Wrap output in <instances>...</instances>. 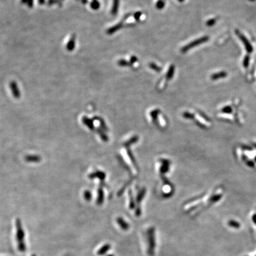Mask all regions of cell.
Wrapping results in <instances>:
<instances>
[{"label": "cell", "instance_id": "cell-1", "mask_svg": "<svg viewBox=\"0 0 256 256\" xmlns=\"http://www.w3.org/2000/svg\"><path fill=\"white\" fill-rule=\"evenodd\" d=\"M237 155L247 167L256 168V142L244 144L237 148Z\"/></svg>", "mask_w": 256, "mask_h": 256}, {"label": "cell", "instance_id": "cell-2", "mask_svg": "<svg viewBox=\"0 0 256 256\" xmlns=\"http://www.w3.org/2000/svg\"><path fill=\"white\" fill-rule=\"evenodd\" d=\"M16 240L17 242V248L21 253H24L26 250V245L24 241L25 232L19 219L16 220Z\"/></svg>", "mask_w": 256, "mask_h": 256}, {"label": "cell", "instance_id": "cell-3", "mask_svg": "<svg viewBox=\"0 0 256 256\" xmlns=\"http://www.w3.org/2000/svg\"><path fill=\"white\" fill-rule=\"evenodd\" d=\"M208 40V37L206 36L205 37H200L199 39H196L193 41H192V42L189 43V44L184 46L183 47H182V49H181V52L183 53H186L187 51L189 50L190 49L193 48L194 47H195L196 46L199 45L203 43H205V42H206Z\"/></svg>", "mask_w": 256, "mask_h": 256}, {"label": "cell", "instance_id": "cell-4", "mask_svg": "<svg viewBox=\"0 0 256 256\" xmlns=\"http://www.w3.org/2000/svg\"><path fill=\"white\" fill-rule=\"evenodd\" d=\"M10 87L14 97H15V98H19L20 97V91L18 87L17 84L15 81H11L10 84Z\"/></svg>", "mask_w": 256, "mask_h": 256}, {"label": "cell", "instance_id": "cell-5", "mask_svg": "<svg viewBox=\"0 0 256 256\" xmlns=\"http://www.w3.org/2000/svg\"><path fill=\"white\" fill-rule=\"evenodd\" d=\"M76 35L75 34H73L70 40L68 41L67 45L66 46V48L68 51H72L74 49L76 46Z\"/></svg>", "mask_w": 256, "mask_h": 256}, {"label": "cell", "instance_id": "cell-6", "mask_svg": "<svg viewBox=\"0 0 256 256\" xmlns=\"http://www.w3.org/2000/svg\"><path fill=\"white\" fill-rule=\"evenodd\" d=\"M111 248V245L109 244H105L103 245L97 251V254L99 256H103L106 254V253Z\"/></svg>", "mask_w": 256, "mask_h": 256}, {"label": "cell", "instance_id": "cell-7", "mask_svg": "<svg viewBox=\"0 0 256 256\" xmlns=\"http://www.w3.org/2000/svg\"><path fill=\"white\" fill-rule=\"evenodd\" d=\"M119 7V0H113V5H112V10H111V13L112 15H115L117 14L118 11Z\"/></svg>", "mask_w": 256, "mask_h": 256}, {"label": "cell", "instance_id": "cell-8", "mask_svg": "<svg viewBox=\"0 0 256 256\" xmlns=\"http://www.w3.org/2000/svg\"><path fill=\"white\" fill-rule=\"evenodd\" d=\"M122 27V23H118L117 24H116L114 26H113V27L110 28V29H109L107 30V33L108 34H112L115 32H116L118 30H119Z\"/></svg>", "mask_w": 256, "mask_h": 256}, {"label": "cell", "instance_id": "cell-9", "mask_svg": "<svg viewBox=\"0 0 256 256\" xmlns=\"http://www.w3.org/2000/svg\"><path fill=\"white\" fill-rule=\"evenodd\" d=\"M174 70H175L174 66L173 65H170L166 74V78L167 79H171L173 77L174 74Z\"/></svg>", "mask_w": 256, "mask_h": 256}, {"label": "cell", "instance_id": "cell-10", "mask_svg": "<svg viewBox=\"0 0 256 256\" xmlns=\"http://www.w3.org/2000/svg\"><path fill=\"white\" fill-rule=\"evenodd\" d=\"M117 222H118V224H119V225L122 229L127 230V229H129V225L126 222H125L124 220L120 219V218H119H119L118 219Z\"/></svg>", "mask_w": 256, "mask_h": 256}, {"label": "cell", "instance_id": "cell-11", "mask_svg": "<svg viewBox=\"0 0 256 256\" xmlns=\"http://www.w3.org/2000/svg\"><path fill=\"white\" fill-rule=\"evenodd\" d=\"M91 8L94 10H98L100 7V2L99 1H97V0H93L90 4Z\"/></svg>", "mask_w": 256, "mask_h": 256}, {"label": "cell", "instance_id": "cell-12", "mask_svg": "<svg viewBox=\"0 0 256 256\" xmlns=\"http://www.w3.org/2000/svg\"><path fill=\"white\" fill-rule=\"evenodd\" d=\"M150 68H151L152 70H153L155 71L158 72V73H160L161 71V68L160 66H158V65H157L154 63H150Z\"/></svg>", "mask_w": 256, "mask_h": 256}, {"label": "cell", "instance_id": "cell-13", "mask_svg": "<svg viewBox=\"0 0 256 256\" xmlns=\"http://www.w3.org/2000/svg\"><path fill=\"white\" fill-rule=\"evenodd\" d=\"M164 5H165V2L163 0H158L156 4V7L159 10L162 9L164 7Z\"/></svg>", "mask_w": 256, "mask_h": 256}, {"label": "cell", "instance_id": "cell-14", "mask_svg": "<svg viewBox=\"0 0 256 256\" xmlns=\"http://www.w3.org/2000/svg\"><path fill=\"white\" fill-rule=\"evenodd\" d=\"M118 65H120L121 66H129L131 65V63L129 62H128V61L124 60H119L118 62Z\"/></svg>", "mask_w": 256, "mask_h": 256}, {"label": "cell", "instance_id": "cell-15", "mask_svg": "<svg viewBox=\"0 0 256 256\" xmlns=\"http://www.w3.org/2000/svg\"><path fill=\"white\" fill-rule=\"evenodd\" d=\"M141 15V12H136L135 14L134 15V17H135L136 20H138L139 19Z\"/></svg>", "mask_w": 256, "mask_h": 256}, {"label": "cell", "instance_id": "cell-16", "mask_svg": "<svg viewBox=\"0 0 256 256\" xmlns=\"http://www.w3.org/2000/svg\"><path fill=\"white\" fill-rule=\"evenodd\" d=\"M33 2H34V1L33 0H28V7H33Z\"/></svg>", "mask_w": 256, "mask_h": 256}, {"label": "cell", "instance_id": "cell-17", "mask_svg": "<svg viewBox=\"0 0 256 256\" xmlns=\"http://www.w3.org/2000/svg\"><path fill=\"white\" fill-rule=\"evenodd\" d=\"M137 60H138V58L136 57H134V56L132 57L131 58V63H134L136 62Z\"/></svg>", "mask_w": 256, "mask_h": 256}, {"label": "cell", "instance_id": "cell-18", "mask_svg": "<svg viewBox=\"0 0 256 256\" xmlns=\"http://www.w3.org/2000/svg\"><path fill=\"white\" fill-rule=\"evenodd\" d=\"M55 2V0H48L47 4L49 5H52Z\"/></svg>", "mask_w": 256, "mask_h": 256}, {"label": "cell", "instance_id": "cell-19", "mask_svg": "<svg viewBox=\"0 0 256 256\" xmlns=\"http://www.w3.org/2000/svg\"><path fill=\"white\" fill-rule=\"evenodd\" d=\"M45 0H38V2L41 5L44 4L45 3Z\"/></svg>", "mask_w": 256, "mask_h": 256}, {"label": "cell", "instance_id": "cell-20", "mask_svg": "<svg viewBox=\"0 0 256 256\" xmlns=\"http://www.w3.org/2000/svg\"><path fill=\"white\" fill-rule=\"evenodd\" d=\"M21 1L23 4H26V3H28V0H21Z\"/></svg>", "mask_w": 256, "mask_h": 256}, {"label": "cell", "instance_id": "cell-21", "mask_svg": "<svg viewBox=\"0 0 256 256\" xmlns=\"http://www.w3.org/2000/svg\"><path fill=\"white\" fill-rule=\"evenodd\" d=\"M82 2H83V4H86V3H87L88 1L87 0H82Z\"/></svg>", "mask_w": 256, "mask_h": 256}, {"label": "cell", "instance_id": "cell-22", "mask_svg": "<svg viewBox=\"0 0 256 256\" xmlns=\"http://www.w3.org/2000/svg\"><path fill=\"white\" fill-rule=\"evenodd\" d=\"M184 0H179V1H180V2H183Z\"/></svg>", "mask_w": 256, "mask_h": 256}, {"label": "cell", "instance_id": "cell-23", "mask_svg": "<svg viewBox=\"0 0 256 256\" xmlns=\"http://www.w3.org/2000/svg\"><path fill=\"white\" fill-rule=\"evenodd\" d=\"M113 256V254H110V255H108V256Z\"/></svg>", "mask_w": 256, "mask_h": 256}, {"label": "cell", "instance_id": "cell-24", "mask_svg": "<svg viewBox=\"0 0 256 256\" xmlns=\"http://www.w3.org/2000/svg\"><path fill=\"white\" fill-rule=\"evenodd\" d=\"M31 256H36V254H32Z\"/></svg>", "mask_w": 256, "mask_h": 256}]
</instances>
